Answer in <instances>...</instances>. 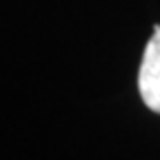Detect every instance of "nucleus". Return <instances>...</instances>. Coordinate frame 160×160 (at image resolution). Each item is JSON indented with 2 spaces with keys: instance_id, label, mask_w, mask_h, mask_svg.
I'll return each instance as SVG.
<instances>
[{
  "instance_id": "1",
  "label": "nucleus",
  "mask_w": 160,
  "mask_h": 160,
  "mask_svg": "<svg viewBox=\"0 0 160 160\" xmlns=\"http://www.w3.org/2000/svg\"><path fill=\"white\" fill-rule=\"evenodd\" d=\"M138 91L142 102L151 111L160 113V27H156L145 47L138 71Z\"/></svg>"
}]
</instances>
